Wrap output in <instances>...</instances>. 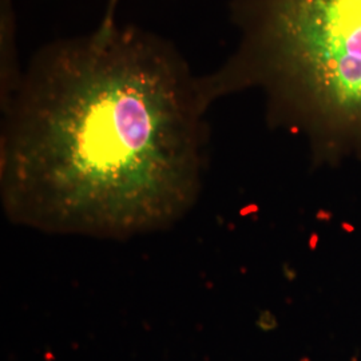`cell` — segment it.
<instances>
[{
  "label": "cell",
  "instance_id": "obj_2",
  "mask_svg": "<svg viewBox=\"0 0 361 361\" xmlns=\"http://www.w3.org/2000/svg\"><path fill=\"white\" fill-rule=\"evenodd\" d=\"M232 20L235 50L200 77L207 101L258 89L316 157L361 159V0H233Z\"/></svg>",
  "mask_w": 361,
  "mask_h": 361
},
{
  "label": "cell",
  "instance_id": "obj_3",
  "mask_svg": "<svg viewBox=\"0 0 361 361\" xmlns=\"http://www.w3.org/2000/svg\"><path fill=\"white\" fill-rule=\"evenodd\" d=\"M119 0H109L106 13H104V19L101 22V26L109 27L116 25V4Z\"/></svg>",
  "mask_w": 361,
  "mask_h": 361
},
{
  "label": "cell",
  "instance_id": "obj_1",
  "mask_svg": "<svg viewBox=\"0 0 361 361\" xmlns=\"http://www.w3.org/2000/svg\"><path fill=\"white\" fill-rule=\"evenodd\" d=\"M209 106L176 47L137 27L44 46L3 101L8 214L95 237L168 226L198 194Z\"/></svg>",
  "mask_w": 361,
  "mask_h": 361
}]
</instances>
